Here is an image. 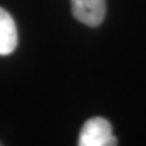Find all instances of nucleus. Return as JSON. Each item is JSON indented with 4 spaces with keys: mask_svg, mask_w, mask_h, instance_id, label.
I'll return each mask as SVG.
<instances>
[{
    "mask_svg": "<svg viewBox=\"0 0 146 146\" xmlns=\"http://www.w3.org/2000/svg\"><path fill=\"white\" fill-rule=\"evenodd\" d=\"M78 145L80 146H113L117 138L112 134V127L102 117L90 118L80 130Z\"/></svg>",
    "mask_w": 146,
    "mask_h": 146,
    "instance_id": "1",
    "label": "nucleus"
},
{
    "mask_svg": "<svg viewBox=\"0 0 146 146\" xmlns=\"http://www.w3.org/2000/svg\"><path fill=\"white\" fill-rule=\"evenodd\" d=\"M17 46V28L11 15L0 7V55L13 52Z\"/></svg>",
    "mask_w": 146,
    "mask_h": 146,
    "instance_id": "3",
    "label": "nucleus"
},
{
    "mask_svg": "<svg viewBox=\"0 0 146 146\" xmlns=\"http://www.w3.org/2000/svg\"><path fill=\"white\" fill-rule=\"evenodd\" d=\"M72 12L78 21L91 27L99 26L105 18V0H71Z\"/></svg>",
    "mask_w": 146,
    "mask_h": 146,
    "instance_id": "2",
    "label": "nucleus"
}]
</instances>
